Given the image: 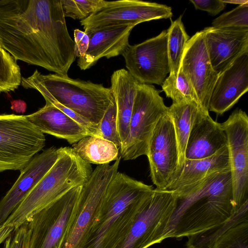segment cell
<instances>
[{
    "label": "cell",
    "instance_id": "cell-17",
    "mask_svg": "<svg viewBox=\"0 0 248 248\" xmlns=\"http://www.w3.org/2000/svg\"><path fill=\"white\" fill-rule=\"evenodd\" d=\"M58 149L52 147L34 155L20 171L12 187L0 200V225L12 213L50 170L58 157Z\"/></svg>",
    "mask_w": 248,
    "mask_h": 248
},
{
    "label": "cell",
    "instance_id": "cell-23",
    "mask_svg": "<svg viewBox=\"0 0 248 248\" xmlns=\"http://www.w3.org/2000/svg\"><path fill=\"white\" fill-rule=\"evenodd\" d=\"M228 169L230 168L226 145L210 156L198 159H185L182 169L167 190H174Z\"/></svg>",
    "mask_w": 248,
    "mask_h": 248
},
{
    "label": "cell",
    "instance_id": "cell-18",
    "mask_svg": "<svg viewBox=\"0 0 248 248\" xmlns=\"http://www.w3.org/2000/svg\"><path fill=\"white\" fill-rule=\"evenodd\" d=\"M248 90V53H245L219 74L209 99L208 111L223 114Z\"/></svg>",
    "mask_w": 248,
    "mask_h": 248
},
{
    "label": "cell",
    "instance_id": "cell-11",
    "mask_svg": "<svg viewBox=\"0 0 248 248\" xmlns=\"http://www.w3.org/2000/svg\"><path fill=\"white\" fill-rule=\"evenodd\" d=\"M221 126L227 137L235 211L248 201V117L234 110Z\"/></svg>",
    "mask_w": 248,
    "mask_h": 248
},
{
    "label": "cell",
    "instance_id": "cell-12",
    "mask_svg": "<svg viewBox=\"0 0 248 248\" xmlns=\"http://www.w3.org/2000/svg\"><path fill=\"white\" fill-rule=\"evenodd\" d=\"M172 16L166 5L139 0L106 1L104 6L80 21L85 31L118 25H136Z\"/></svg>",
    "mask_w": 248,
    "mask_h": 248
},
{
    "label": "cell",
    "instance_id": "cell-16",
    "mask_svg": "<svg viewBox=\"0 0 248 248\" xmlns=\"http://www.w3.org/2000/svg\"><path fill=\"white\" fill-rule=\"evenodd\" d=\"M212 66L218 74L248 53V27H209L203 30Z\"/></svg>",
    "mask_w": 248,
    "mask_h": 248
},
{
    "label": "cell",
    "instance_id": "cell-37",
    "mask_svg": "<svg viewBox=\"0 0 248 248\" xmlns=\"http://www.w3.org/2000/svg\"><path fill=\"white\" fill-rule=\"evenodd\" d=\"M15 228L13 226L6 225L4 224L0 225V244L11 234Z\"/></svg>",
    "mask_w": 248,
    "mask_h": 248
},
{
    "label": "cell",
    "instance_id": "cell-24",
    "mask_svg": "<svg viewBox=\"0 0 248 248\" xmlns=\"http://www.w3.org/2000/svg\"><path fill=\"white\" fill-rule=\"evenodd\" d=\"M201 109L200 105L195 102L172 103L168 108L167 112L173 124L178 150L177 176L185 163V151L188 137L197 114Z\"/></svg>",
    "mask_w": 248,
    "mask_h": 248
},
{
    "label": "cell",
    "instance_id": "cell-1",
    "mask_svg": "<svg viewBox=\"0 0 248 248\" xmlns=\"http://www.w3.org/2000/svg\"><path fill=\"white\" fill-rule=\"evenodd\" d=\"M0 42L16 60L62 76L77 57L61 0H0Z\"/></svg>",
    "mask_w": 248,
    "mask_h": 248
},
{
    "label": "cell",
    "instance_id": "cell-31",
    "mask_svg": "<svg viewBox=\"0 0 248 248\" xmlns=\"http://www.w3.org/2000/svg\"><path fill=\"white\" fill-rule=\"evenodd\" d=\"M213 248H248V220L230 228L218 238Z\"/></svg>",
    "mask_w": 248,
    "mask_h": 248
},
{
    "label": "cell",
    "instance_id": "cell-6",
    "mask_svg": "<svg viewBox=\"0 0 248 248\" xmlns=\"http://www.w3.org/2000/svg\"><path fill=\"white\" fill-rule=\"evenodd\" d=\"M45 143L44 133L26 116L0 114V172L20 171Z\"/></svg>",
    "mask_w": 248,
    "mask_h": 248
},
{
    "label": "cell",
    "instance_id": "cell-29",
    "mask_svg": "<svg viewBox=\"0 0 248 248\" xmlns=\"http://www.w3.org/2000/svg\"><path fill=\"white\" fill-rule=\"evenodd\" d=\"M15 58L0 47V93L14 91L21 83L19 66Z\"/></svg>",
    "mask_w": 248,
    "mask_h": 248
},
{
    "label": "cell",
    "instance_id": "cell-35",
    "mask_svg": "<svg viewBox=\"0 0 248 248\" xmlns=\"http://www.w3.org/2000/svg\"><path fill=\"white\" fill-rule=\"evenodd\" d=\"M196 9L206 11L215 16L223 10L226 3L221 0H190Z\"/></svg>",
    "mask_w": 248,
    "mask_h": 248
},
{
    "label": "cell",
    "instance_id": "cell-36",
    "mask_svg": "<svg viewBox=\"0 0 248 248\" xmlns=\"http://www.w3.org/2000/svg\"><path fill=\"white\" fill-rule=\"evenodd\" d=\"M75 52L77 57H83L88 48L89 37L85 31L75 29L74 31Z\"/></svg>",
    "mask_w": 248,
    "mask_h": 248
},
{
    "label": "cell",
    "instance_id": "cell-19",
    "mask_svg": "<svg viewBox=\"0 0 248 248\" xmlns=\"http://www.w3.org/2000/svg\"><path fill=\"white\" fill-rule=\"evenodd\" d=\"M133 25H118L85 31L89 37L85 55L78 58V65L86 70L103 57L109 59L122 55L130 45L129 37Z\"/></svg>",
    "mask_w": 248,
    "mask_h": 248
},
{
    "label": "cell",
    "instance_id": "cell-25",
    "mask_svg": "<svg viewBox=\"0 0 248 248\" xmlns=\"http://www.w3.org/2000/svg\"><path fill=\"white\" fill-rule=\"evenodd\" d=\"M72 149L81 159L89 164H108L120 157V150L113 142L93 135L82 138L73 145Z\"/></svg>",
    "mask_w": 248,
    "mask_h": 248
},
{
    "label": "cell",
    "instance_id": "cell-2",
    "mask_svg": "<svg viewBox=\"0 0 248 248\" xmlns=\"http://www.w3.org/2000/svg\"><path fill=\"white\" fill-rule=\"evenodd\" d=\"M174 211L160 236L182 238L227 220L235 211L230 169L174 190Z\"/></svg>",
    "mask_w": 248,
    "mask_h": 248
},
{
    "label": "cell",
    "instance_id": "cell-10",
    "mask_svg": "<svg viewBox=\"0 0 248 248\" xmlns=\"http://www.w3.org/2000/svg\"><path fill=\"white\" fill-rule=\"evenodd\" d=\"M172 190L154 189L124 239L115 248H147L161 243L160 236L175 206Z\"/></svg>",
    "mask_w": 248,
    "mask_h": 248
},
{
    "label": "cell",
    "instance_id": "cell-27",
    "mask_svg": "<svg viewBox=\"0 0 248 248\" xmlns=\"http://www.w3.org/2000/svg\"><path fill=\"white\" fill-rule=\"evenodd\" d=\"M167 49L170 73L169 77L176 78L178 76L184 50L190 37L186 33L182 16L173 21L167 30Z\"/></svg>",
    "mask_w": 248,
    "mask_h": 248
},
{
    "label": "cell",
    "instance_id": "cell-21",
    "mask_svg": "<svg viewBox=\"0 0 248 248\" xmlns=\"http://www.w3.org/2000/svg\"><path fill=\"white\" fill-rule=\"evenodd\" d=\"M26 116L43 133L64 139L71 144L91 135L84 126L47 101L43 108Z\"/></svg>",
    "mask_w": 248,
    "mask_h": 248
},
{
    "label": "cell",
    "instance_id": "cell-4",
    "mask_svg": "<svg viewBox=\"0 0 248 248\" xmlns=\"http://www.w3.org/2000/svg\"><path fill=\"white\" fill-rule=\"evenodd\" d=\"M58 157L24 200L3 223L15 229L73 188L83 185L91 175L90 164L81 159L72 148H58Z\"/></svg>",
    "mask_w": 248,
    "mask_h": 248
},
{
    "label": "cell",
    "instance_id": "cell-32",
    "mask_svg": "<svg viewBox=\"0 0 248 248\" xmlns=\"http://www.w3.org/2000/svg\"><path fill=\"white\" fill-rule=\"evenodd\" d=\"M98 128L100 137L113 142L120 150L122 142L117 128L116 105L113 99L103 115Z\"/></svg>",
    "mask_w": 248,
    "mask_h": 248
},
{
    "label": "cell",
    "instance_id": "cell-5",
    "mask_svg": "<svg viewBox=\"0 0 248 248\" xmlns=\"http://www.w3.org/2000/svg\"><path fill=\"white\" fill-rule=\"evenodd\" d=\"M26 89L49 96L86 121L98 127L106 111L114 99L110 88L89 81L73 79L56 74L43 75L36 70L22 78Z\"/></svg>",
    "mask_w": 248,
    "mask_h": 248
},
{
    "label": "cell",
    "instance_id": "cell-33",
    "mask_svg": "<svg viewBox=\"0 0 248 248\" xmlns=\"http://www.w3.org/2000/svg\"><path fill=\"white\" fill-rule=\"evenodd\" d=\"M214 27H248V3L224 13L212 22Z\"/></svg>",
    "mask_w": 248,
    "mask_h": 248
},
{
    "label": "cell",
    "instance_id": "cell-15",
    "mask_svg": "<svg viewBox=\"0 0 248 248\" xmlns=\"http://www.w3.org/2000/svg\"><path fill=\"white\" fill-rule=\"evenodd\" d=\"M180 68L197 96L202 109L208 111L209 99L219 74L213 69L206 49L203 30L188 40Z\"/></svg>",
    "mask_w": 248,
    "mask_h": 248
},
{
    "label": "cell",
    "instance_id": "cell-9",
    "mask_svg": "<svg viewBox=\"0 0 248 248\" xmlns=\"http://www.w3.org/2000/svg\"><path fill=\"white\" fill-rule=\"evenodd\" d=\"M121 158L112 165H97L82 186L76 214L61 248H77L82 241L100 208L109 184L118 171Z\"/></svg>",
    "mask_w": 248,
    "mask_h": 248
},
{
    "label": "cell",
    "instance_id": "cell-38",
    "mask_svg": "<svg viewBox=\"0 0 248 248\" xmlns=\"http://www.w3.org/2000/svg\"><path fill=\"white\" fill-rule=\"evenodd\" d=\"M11 103V108L16 113L23 114L26 111L27 104L23 100H13Z\"/></svg>",
    "mask_w": 248,
    "mask_h": 248
},
{
    "label": "cell",
    "instance_id": "cell-22",
    "mask_svg": "<svg viewBox=\"0 0 248 248\" xmlns=\"http://www.w3.org/2000/svg\"><path fill=\"white\" fill-rule=\"evenodd\" d=\"M111 89L116 108L117 128L122 143L126 139L139 82L125 69L113 72Z\"/></svg>",
    "mask_w": 248,
    "mask_h": 248
},
{
    "label": "cell",
    "instance_id": "cell-39",
    "mask_svg": "<svg viewBox=\"0 0 248 248\" xmlns=\"http://www.w3.org/2000/svg\"><path fill=\"white\" fill-rule=\"evenodd\" d=\"M226 3H232L233 4H239V5L248 3V0H223Z\"/></svg>",
    "mask_w": 248,
    "mask_h": 248
},
{
    "label": "cell",
    "instance_id": "cell-28",
    "mask_svg": "<svg viewBox=\"0 0 248 248\" xmlns=\"http://www.w3.org/2000/svg\"><path fill=\"white\" fill-rule=\"evenodd\" d=\"M162 89L173 103L195 102L200 105L194 90L180 68L176 78L168 76L165 79Z\"/></svg>",
    "mask_w": 248,
    "mask_h": 248
},
{
    "label": "cell",
    "instance_id": "cell-13",
    "mask_svg": "<svg viewBox=\"0 0 248 248\" xmlns=\"http://www.w3.org/2000/svg\"><path fill=\"white\" fill-rule=\"evenodd\" d=\"M167 31L140 44L129 45L122 55L130 74L141 84L162 85L170 73Z\"/></svg>",
    "mask_w": 248,
    "mask_h": 248
},
{
    "label": "cell",
    "instance_id": "cell-40",
    "mask_svg": "<svg viewBox=\"0 0 248 248\" xmlns=\"http://www.w3.org/2000/svg\"><path fill=\"white\" fill-rule=\"evenodd\" d=\"M0 47H2V45H1V43H0Z\"/></svg>",
    "mask_w": 248,
    "mask_h": 248
},
{
    "label": "cell",
    "instance_id": "cell-14",
    "mask_svg": "<svg viewBox=\"0 0 248 248\" xmlns=\"http://www.w3.org/2000/svg\"><path fill=\"white\" fill-rule=\"evenodd\" d=\"M152 182L159 190H167L176 179L178 150L172 120L168 112L157 122L146 155Z\"/></svg>",
    "mask_w": 248,
    "mask_h": 248
},
{
    "label": "cell",
    "instance_id": "cell-7",
    "mask_svg": "<svg viewBox=\"0 0 248 248\" xmlns=\"http://www.w3.org/2000/svg\"><path fill=\"white\" fill-rule=\"evenodd\" d=\"M168 108L159 91L153 85L139 83L128 134L120 150L122 158L130 160L146 155L155 125L167 112Z\"/></svg>",
    "mask_w": 248,
    "mask_h": 248
},
{
    "label": "cell",
    "instance_id": "cell-20",
    "mask_svg": "<svg viewBox=\"0 0 248 248\" xmlns=\"http://www.w3.org/2000/svg\"><path fill=\"white\" fill-rule=\"evenodd\" d=\"M227 137L221 124L214 121L209 112H198L188 137L185 159L210 156L227 145Z\"/></svg>",
    "mask_w": 248,
    "mask_h": 248
},
{
    "label": "cell",
    "instance_id": "cell-30",
    "mask_svg": "<svg viewBox=\"0 0 248 248\" xmlns=\"http://www.w3.org/2000/svg\"><path fill=\"white\" fill-rule=\"evenodd\" d=\"M63 14L74 19L83 20L104 6L105 0H61Z\"/></svg>",
    "mask_w": 248,
    "mask_h": 248
},
{
    "label": "cell",
    "instance_id": "cell-8",
    "mask_svg": "<svg viewBox=\"0 0 248 248\" xmlns=\"http://www.w3.org/2000/svg\"><path fill=\"white\" fill-rule=\"evenodd\" d=\"M82 185L67 193L34 214L27 222L28 248H61L77 209Z\"/></svg>",
    "mask_w": 248,
    "mask_h": 248
},
{
    "label": "cell",
    "instance_id": "cell-3",
    "mask_svg": "<svg viewBox=\"0 0 248 248\" xmlns=\"http://www.w3.org/2000/svg\"><path fill=\"white\" fill-rule=\"evenodd\" d=\"M153 190L152 186L118 171L77 248H115L128 233Z\"/></svg>",
    "mask_w": 248,
    "mask_h": 248
},
{
    "label": "cell",
    "instance_id": "cell-26",
    "mask_svg": "<svg viewBox=\"0 0 248 248\" xmlns=\"http://www.w3.org/2000/svg\"><path fill=\"white\" fill-rule=\"evenodd\" d=\"M248 220V201L227 220L206 230L187 237L186 248H213L216 241L233 226Z\"/></svg>",
    "mask_w": 248,
    "mask_h": 248
},
{
    "label": "cell",
    "instance_id": "cell-34",
    "mask_svg": "<svg viewBox=\"0 0 248 248\" xmlns=\"http://www.w3.org/2000/svg\"><path fill=\"white\" fill-rule=\"evenodd\" d=\"M29 240L27 222L14 229L5 240L3 248H28Z\"/></svg>",
    "mask_w": 248,
    "mask_h": 248
}]
</instances>
